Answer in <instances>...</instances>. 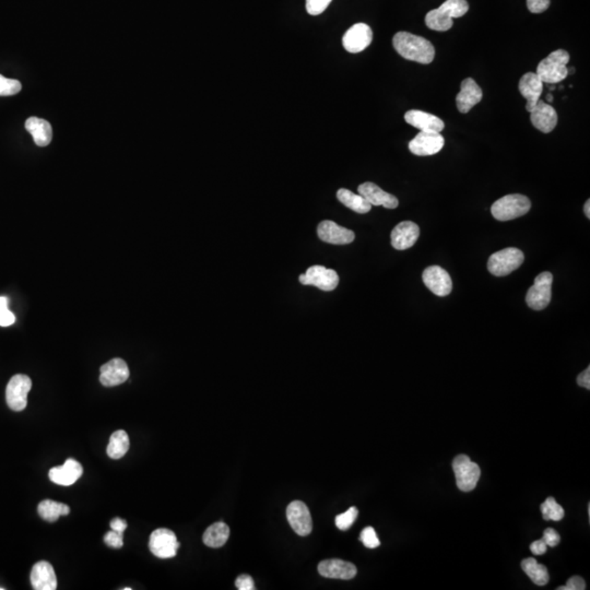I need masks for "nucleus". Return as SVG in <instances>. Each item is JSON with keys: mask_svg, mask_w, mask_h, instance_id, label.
I'll use <instances>...</instances> for the list:
<instances>
[{"mask_svg": "<svg viewBox=\"0 0 590 590\" xmlns=\"http://www.w3.org/2000/svg\"><path fill=\"white\" fill-rule=\"evenodd\" d=\"M559 590H584L586 589L585 580L580 576H573L567 580V585L558 588Z\"/></svg>", "mask_w": 590, "mask_h": 590, "instance_id": "nucleus-41", "label": "nucleus"}, {"mask_svg": "<svg viewBox=\"0 0 590 590\" xmlns=\"http://www.w3.org/2000/svg\"><path fill=\"white\" fill-rule=\"evenodd\" d=\"M552 282L553 276L545 272L536 278L535 283L530 287L526 296V302L530 309L542 311L550 304L552 298Z\"/></svg>", "mask_w": 590, "mask_h": 590, "instance_id": "nucleus-7", "label": "nucleus"}, {"mask_svg": "<svg viewBox=\"0 0 590 590\" xmlns=\"http://www.w3.org/2000/svg\"><path fill=\"white\" fill-rule=\"evenodd\" d=\"M518 89L520 94L527 100L526 110L530 113L532 108H535L536 104L538 103V101L540 100L543 91L542 80L535 72H527L519 81Z\"/></svg>", "mask_w": 590, "mask_h": 590, "instance_id": "nucleus-23", "label": "nucleus"}, {"mask_svg": "<svg viewBox=\"0 0 590 590\" xmlns=\"http://www.w3.org/2000/svg\"><path fill=\"white\" fill-rule=\"evenodd\" d=\"M530 121L538 130H540L543 134H549L558 125V113L552 106L542 100H539L530 112Z\"/></svg>", "mask_w": 590, "mask_h": 590, "instance_id": "nucleus-18", "label": "nucleus"}, {"mask_svg": "<svg viewBox=\"0 0 590 590\" xmlns=\"http://www.w3.org/2000/svg\"><path fill=\"white\" fill-rule=\"evenodd\" d=\"M405 121L416 130H419L420 132H440L445 127L442 119L435 116L433 114L420 111V110H411V111L407 112L406 115H405Z\"/></svg>", "mask_w": 590, "mask_h": 590, "instance_id": "nucleus-25", "label": "nucleus"}, {"mask_svg": "<svg viewBox=\"0 0 590 590\" xmlns=\"http://www.w3.org/2000/svg\"><path fill=\"white\" fill-rule=\"evenodd\" d=\"M230 537V528L224 522H214L203 533V543L209 548H221Z\"/></svg>", "mask_w": 590, "mask_h": 590, "instance_id": "nucleus-27", "label": "nucleus"}, {"mask_svg": "<svg viewBox=\"0 0 590 590\" xmlns=\"http://www.w3.org/2000/svg\"><path fill=\"white\" fill-rule=\"evenodd\" d=\"M547 100H548L549 102H553V95H552V94L547 95Z\"/></svg>", "mask_w": 590, "mask_h": 590, "instance_id": "nucleus-47", "label": "nucleus"}, {"mask_svg": "<svg viewBox=\"0 0 590 590\" xmlns=\"http://www.w3.org/2000/svg\"><path fill=\"white\" fill-rule=\"evenodd\" d=\"M453 469L456 477L457 487L462 492H470L477 487L481 470L467 455H458L453 460Z\"/></svg>", "mask_w": 590, "mask_h": 590, "instance_id": "nucleus-6", "label": "nucleus"}, {"mask_svg": "<svg viewBox=\"0 0 590 590\" xmlns=\"http://www.w3.org/2000/svg\"><path fill=\"white\" fill-rule=\"evenodd\" d=\"M358 194L363 196L371 206H383L387 209H395L398 207V199L378 187L374 183H363L358 186Z\"/></svg>", "mask_w": 590, "mask_h": 590, "instance_id": "nucleus-20", "label": "nucleus"}, {"mask_svg": "<svg viewBox=\"0 0 590 590\" xmlns=\"http://www.w3.org/2000/svg\"><path fill=\"white\" fill-rule=\"evenodd\" d=\"M31 584L35 590H55L57 577L52 564L46 561L37 562L32 569Z\"/></svg>", "mask_w": 590, "mask_h": 590, "instance_id": "nucleus-24", "label": "nucleus"}, {"mask_svg": "<svg viewBox=\"0 0 590 590\" xmlns=\"http://www.w3.org/2000/svg\"><path fill=\"white\" fill-rule=\"evenodd\" d=\"M469 10L467 0H446L440 8L427 12L425 24L433 31L445 32L453 27V19L460 18Z\"/></svg>", "mask_w": 590, "mask_h": 590, "instance_id": "nucleus-2", "label": "nucleus"}, {"mask_svg": "<svg viewBox=\"0 0 590 590\" xmlns=\"http://www.w3.org/2000/svg\"><path fill=\"white\" fill-rule=\"evenodd\" d=\"M130 449V438L123 429H119L116 432L112 434L108 443V456L112 459H119L126 455L127 451Z\"/></svg>", "mask_w": 590, "mask_h": 590, "instance_id": "nucleus-31", "label": "nucleus"}, {"mask_svg": "<svg viewBox=\"0 0 590 590\" xmlns=\"http://www.w3.org/2000/svg\"><path fill=\"white\" fill-rule=\"evenodd\" d=\"M550 6V0H527V7L532 14H542Z\"/></svg>", "mask_w": 590, "mask_h": 590, "instance_id": "nucleus-40", "label": "nucleus"}, {"mask_svg": "<svg viewBox=\"0 0 590 590\" xmlns=\"http://www.w3.org/2000/svg\"><path fill=\"white\" fill-rule=\"evenodd\" d=\"M235 586H236V588L238 590L255 589L253 578H252L250 575H240V576L237 577L236 582H235Z\"/></svg>", "mask_w": 590, "mask_h": 590, "instance_id": "nucleus-42", "label": "nucleus"}, {"mask_svg": "<svg viewBox=\"0 0 590 590\" xmlns=\"http://www.w3.org/2000/svg\"><path fill=\"white\" fill-rule=\"evenodd\" d=\"M317 234L323 242L334 244V245H347L354 242L356 237L354 231L340 227L330 220L319 223Z\"/></svg>", "mask_w": 590, "mask_h": 590, "instance_id": "nucleus-15", "label": "nucleus"}, {"mask_svg": "<svg viewBox=\"0 0 590 590\" xmlns=\"http://www.w3.org/2000/svg\"><path fill=\"white\" fill-rule=\"evenodd\" d=\"M360 540L369 549H376L380 545V539L377 537L376 531L373 527H367L362 530Z\"/></svg>", "mask_w": 590, "mask_h": 590, "instance_id": "nucleus-36", "label": "nucleus"}, {"mask_svg": "<svg viewBox=\"0 0 590 590\" xmlns=\"http://www.w3.org/2000/svg\"><path fill=\"white\" fill-rule=\"evenodd\" d=\"M26 130L31 134L35 145L39 147H46L50 145L53 138V130L50 123L39 117H30L26 121Z\"/></svg>", "mask_w": 590, "mask_h": 590, "instance_id": "nucleus-26", "label": "nucleus"}, {"mask_svg": "<svg viewBox=\"0 0 590 590\" xmlns=\"http://www.w3.org/2000/svg\"><path fill=\"white\" fill-rule=\"evenodd\" d=\"M445 139L440 132H420L409 143V150L416 156H433L442 150Z\"/></svg>", "mask_w": 590, "mask_h": 590, "instance_id": "nucleus-11", "label": "nucleus"}, {"mask_svg": "<svg viewBox=\"0 0 590 590\" xmlns=\"http://www.w3.org/2000/svg\"><path fill=\"white\" fill-rule=\"evenodd\" d=\"M420 236V227L411 221L400 222L391 231V245L397 251H405L412 247Z\"/></svg>", "mask_w": 590, "mask_h": 590, "instance_id": "nucleus-17", "label": "nucleus"}, {"mask_svg": "<svg viewBox=\"0 0 590 590\" xmlns=\"http://www.w3.org/2000/svg\"><path fill=\"white\" fill-rule=\"evenodd\" d=\"M300 282L304 285H313L323 291L335 290L339 285V276L332 269L323 266H312L305 274H301Z\"/></svg>", "mask_w": 590, "mask_h": 590, "instance_id": "nucleus-10", "label": "nucleus"}, {"mask_svg": "<svg viewBox=\"0 0 590 590\" xmlns=\"http://www.w3.org/2000/svg\"><path fill=\"white\" fill-rule=\"evenodd\" d=\"M9 300L6 296H0V326L9 327L16 322L14 314L9 309Z\"/></svg>", "mask_w": 590, "mask_h": 590, "instance_id": "nucleus-35", "label": "nucleus"}, {"mask_svg": "<svg viewBox=\"0 0 590 590\" xmlns=\"http://www.w3.org/2000/svg\"><path fill=\"white\" fill-rule=\"evenodd\" d=\"M82 474H83V468L81 464L74 459L69 458L65 461L63 466L52 468L48 472V477L50 481L56 485L68 487L76 483Z\"/></svg>", "mask_w": 590, "mask_h": 590, "instance_id": "nucleus-22", "label": "nucleus"}, {"mask_svg": "<svg viewBox=\"0 0 590 590\" xmlns=\"http://www.w3.org/2000/svg\"><path fill=\"white\" fill-rule=\"evenodd\" d=\"M332 0H306V11L311 16H318L326 10Z\"/></svg>", "mask_w": 590, "mask_h": 590, "instance_id": "nucleus-37", "label": "nucleus"}, {"mask_svg": "<svg viewBox=\"0 0 590 590\" xmlns=\"http://www.w3.org/2000/svg\"><path fill=\"white\" fill-rule=\"evenodd\" d=\"M393 45L396 52L408 61H416L423 65H427L434 61V46L425 37L411 34L409 32H398L394 37Z\"/></svg>", "mask_w": 590, "mask_h": 590, "instance_id": "nucleus-1", "label": "nucleus"}, {"mask_svg": "<svg viewBox=\"0 0 590 590\" xmlns=\"http://www.w3.org/2000/svg\"><path fill=\"white\" fill-rule=\"evenodd\" d=\"M287 518L295 533L305 537L313 530L311 511L309 507L301 501H293L287 509Z\"/></svg>", "mask_w": 590, "mask_h": 590, "instance_id": "nucleus-13", "label": "nucleus"}, {"mask_svg": "<svg viewBox=\"0 0 590 590\" xmlns=\"http://www.w3.org/2000/svg\"><path fill=\"white\" fill-rule=\"evenodd\" d=\"M0 590H3V587H0Z\"/></svg>", "mask_w": 590, "mask_h": 590, "instance_id": "nucleus-48", "label": "nucleus"}, {"mask_svg": "<svg viewBox=\"0 0 590 590\" xmlns=\"http://www.w3.org/2000/svg\"><path fill=\"white\" fill-rule=\"evenodd\" d=\"M127 522L124 520V519L119 518V517H116V518H114L111 522V528L112 530H115V531L121 532V533H124L125 530L127 529Z\"/></svg>", "mask_w": 590, "mask_h": 590, "instance_id": "nucleus-45", "label": "nucleus"}, {"mask_svg": "<svg viewBox=\"0 0 590 590\" xmlns=\"http://www.w3.org/2000/svg\"><path fill=\"white\" fill-rule=\"evenodd\" d=\"M21 82L18 80L8 79L0 74V96L18 94L21 91Z\"/></svg>", "mask_w": 590, "mask_h": 590, "instance_id": "nucleus-34", "label": "nucleus"}, {"mask_svg": "<svg viewBox=\"0 0 590 590\" xmlns=\"http://www.w3.org/2000/svg\"><path fill=\"white\" fill-rule=\"evenodd\" d=\"M569 54L567 50H556L539 63L536 74L542 80L543 83L556 85L569 76Z\"/></svg>", "mask_w": 590, "mask_h": 590, "instance_id": "nucleus-3", "label": "nucleus"}, {"mask_svg": "<svg viewBox=\"0 0 590 590\" xmlns=\"http://www.w3.org/2000/svg\"><path fill=\"white\" fill-rule=\"evenodd\" d=\"M547 548H548V546H547L542 539H540V540H537L535 541V542L531 543L530 551H531L532 553L535 554V556H542V554L546 553Z\"/></svg>", "mask_w": 590, "mask_h": 590, "instance_id": "nucleus-44", "label": "nucleus"}, {"mask_svg": "<svg viewBox=\"0 0 590 590\" xmlns=\"http://www.w3.org/2000/svg\"><path fill=\"white\" fill-rule=\"evenodd\" d=\"M577 384L580 385V387L586 388V389H590V367H588L585 371L582 372L578 376H577Z\"/></svg>", "mask_w": 590, "mask_h": 590, "instance_id": "nucleus-43", "label": "nucleus"}, {"mask_svg": "<svg viewBox=\"0 0 590 590\" xmlns=\"http://www.w3.org/2000/svg\"><path fill=\"white\" fill-rule=\"evenodd\" d=\"M373 40V31L365 23H356L343 37V45L349 53L356 54L369 48Z\"/></svg>", "mask_w": 590, "mask_h": 590, "instance_id": "nucleus-12", "label": "nucleus"}, {"mask_svg": "<svg viewBox=\"0 0 590 590\" xmlns=\"http://www.w3.org/2000/svg\"><path fill=\"white\" fill-rule=\"evenodd\" d=\"M37 511L46 522H55L59 520V517L68 515L70 513V509L66 504L52 501V500H44L37 506Z\"/></svg>", "mask_w": 590, "mask_h": 590, "instance_id": "nucleus-29", "label": "nucleus"}, {"mask_svg": "<svg viewBox=\"0 0 590 590\" xmlns=\"http://www.w3.org/2000/svg\"><path fill=\"white\" fill-rule=\"evenodd\" d=\"M318 573L326 578L348 580L356 576L358 569L350 562L332 559L324 560L318 564Z\"/></svg>", "mask_w": 590, "mask_h": 590, "instance_id": "nucleus-19", "label": "nucleus"}, {"mask_svg": "<svg viewBox=\"0 0 590 590\" xmlns=\"http://www.w3.org/2000/svg\"><path fill=\"white\" fill-rule=\"evenodd\" d=\"M524 261V253L520 250L505 248L491 256L487 261V269L496 277H505L522 266Z\"/></svg>", "mask_w": 590, "mask_h": 590, "instance_id": "nucleus-5", "label": "nucleus"}, {"mask_svg": "<svg viewBox=\"0 0 590 590\" xmlns=\"http://www.w3.org/2000/svg\"><path fill=\"white\" fill-rule=\"evenodd\" d=\"M104 542L106 543V546L111 547V548L121 549V547L124 546V533L115 531V530L108 531L104 536Z\"/></svg>", "mask_w": 590, "mask_h": 590, "instance_id": "nucleus-38", "label": "nucleus"}, {"mask_svg": "<svg viewBox=\"0 0 590 590\" xmlns=\"http://www.w3.org/2000/svg\"><path fill=\"white\" fill-rule=\"evenodd\" d=\"M522 569L530 577V580L535 582L536 585H547L549 580H550L546 565L538 563L537 560L533 559V558L522 560Z\"/></svg>", "mask_w": 590, "mask_h": 590, "instance_id": "nucleus-30", "label": "nucleus"}, {"mask_svg": "<svg viewBox=\"0 0 590 590\" xmlns=\"http://www.w3.org/2000/svg\"><path fill=\"white\" fill-rule=\"evenodd\" d=\"M531 208V203L526 196L513 194L498 199L491 207L492 216L498 221H509L525 216Z\"/></svg>", "mask_w": 590, "mask_h": 590, "instance_id": "nucleus-4", "label": "nucleus"}, {"mask_svg": "<svg viewBox=\"0 0 590 590\" xmlns=\"http://www.w3.org/2000/svg\"><path fill=\"white\" fill-rule=\"evenodd\" d=\"M149 548L151 553L159 559H172L177 554L179 542L174 532L160 528L151 533Z\"/></svg>", "mask_w": 590, "mask_h": 590, "instance_id": "nucleus-9", "label": "nucleus"}, {"mask_svg": "<svg viewBox=\"0 0 590 590\" xmlns=\"http://www.w3.org/2000/svg\"><path fill=\"white\" fill-rule=\"evenodd\" d=\"M358 511L356 507H350L348 511H345L343 514L338 515L336 517V526L338 529L345 530L350 529L351 526L354 524L356 518H358Z\"/></svg>", "mask_w": 590, "mask_h": 590, "instance_id": "nucleus-33", "label": "nucleus"}, {"mask_svg": "<svg viewBox=\"0 0 590 590\" xmlns=\"http://www.w3.org/2000/svg\"><path fill=\"white\" fill-rule=\"evenodd\" d=\"M584 211H585L586 216H587L588 219H590V201H586Z\"/></svg>", "mask_w": 590, "mask_h": 590, "instance_id": "nucleus-46", "label": "nucleus"}, {"mask_svg": "<svg viewBox=\"0 0 590 590\" xmlns=\"http://www.w3.org/2000/svg\"><path fill=\"white\" fill-rule=\"evenodd\" d=\"M542 540L545 541L547 546L553 548V547L559 545L560 541H561V537H560L558 531L554 530L553 528H547L545 532H543Z\"/></svg>", "mask_w": 590, "mask_h": 590, "instance_id": "nucleus-39", "label": "nucleus"}, {"mask_svg": "<svg viewBox=\"0 0 590 590\" xmlns=\"http://www.w3.org/2000/svg\"><path fill=\"white\" fill-rule=\"evenodd\" d=\"M540 509L543 518L546 520L560 522L565 515L563 507L560 504L556 503V498H551V496L541 504Z\"/></svg>", "mask_w": 590, "mask_h": 590, "instance_id": "nucleus-32", "label": "nucleus"}, {"mask_svg": "<svg viewBox=\"0 0 590 590\" xmlns=\"http://www.w3.org/2000/svg\"><path fill=\"white\" fill-rule=\"evenodd\" d=\"M32 388V380L24 374L11 377L6 389V400L9 408L14 411H22L27 408L28 394Z\"/></svg>", "mask_w": 590, "mask_h": 590, "instance_id": "nucleus-8", "label": "nucleus"}, {"mask_svg": "<svg viewBox=\"0 0 590 590\" xmlns=\"http://www.w3.org/2000/svg\"><path fill=\"white\" fill-rule=\"evenodd\" d=\"M100 382L105 387H114L130 378V369L123 358H113L100 369Z\"/></svg>", "mask_w": 590, "mask_h": 590, "instance_id": "nucleus-16", "label": "nucleus"}, {"mask_svg": "<svg viewBox=\"0 0 590 590\" xmlns=\"http://www.w3.org/2000/svg\"><path fill=\"white\" fill-rule=\"evenodd\" d=\"M337 198L340 203H343L347 208L354 210L356 214H367L371 211V205L360 194L356 195L351 190L341 188L337 192Z\"/></svg>", "mask_w": 590, "mask_h": 590, "instance_id": "nucleus-28", "label": "nucleus"}, {"mask_svg": "<svg viewBox=\"0 0 590 590\" xmlns=\"http://www.w3.org/2000/svg\"><path fill=\"white\" fill-rule=\"evenodd\" d=\"M425 287L438 296H447L453 290L451 276L445 269L438 266H431L425 269L422 274Z\"/></svg>", "mask_w": 590, "mask_h": 590, "instance_id": "nucleus-14", "label": "nucleus"}, {"mask_svg": "<svg viewBox=\"0 0 590 590\" xmlns=\"http://www.w3.org/2000/svg\"><path fill=\"white\" fill-rule=\"evenodd\" d=\"M483 93L481 88L472 78H467L461 82L460 92L457 94V108L460 113L466 114L472 110L474 105L482 100Z\"/></svg>", "mask_w": 590, "mask_h": 590, "instance_id": "nucleus-21", "label": "nucleus"}]
</instances>
